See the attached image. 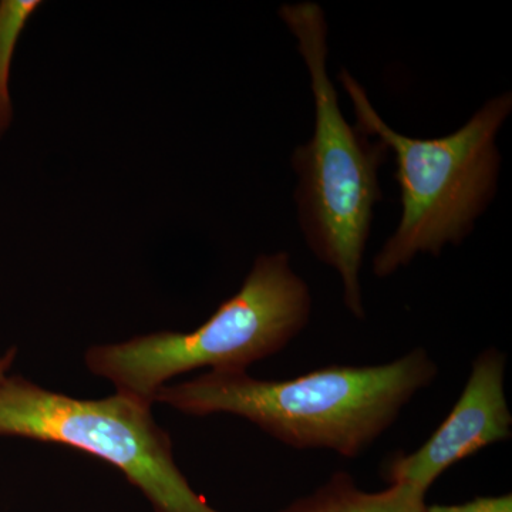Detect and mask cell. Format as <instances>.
I'll use <instances>...</instances> for the list:
<instances>
[{
	"label": "cell",
	"instance_id": "1",
	"mask_svg": "<svg viewBox=\"0 0 512 512\" xmlns=\"http://www.w3.org/2000/svg\"><path fill=\"white\" fill-rule=\"evenodd\" d=\"M439 375L423 348L377 366H329L291 380L208 372L158 390L156 402L190 416L225 413L251 421L296 450L355 458L399 419Z\"/></svg>",
	"mask_w": 512,
	"mask_h": 512
},
{
	"label": "cell",
	"instance_id": "2",
	"mask_svg": "<svg viewBox=\"0 0 512 512\" xmlns=\"http://www.w3.org/2000/svg\"><path fill=\"white\" fill-rule=\"evenodd\" d=\"M279 16L298 42L315 103L313 136L292 156L303 237L316 258L338 272L346 309L365 319L360 271L375 205L383 198L379 170L389 147L343 116L328 73V22L318 3L285 5Z\"/></svg>",
	"mask_w": 512,
	"mask_h": 512
},
{
	"label": "cell",
	"instance_id": "3",
	"mask_svg": "<svg viewBox=\"0 0 512 512\" xmlns=\"http://www.w3.org/2000/svg\"><path fill=\"white\" fill-rule=\"evenodd\" d=\"M339 79L352 99L355 126L382 140L396 161L402 218L375 256V275L387 278L419 254L439 256L447 245H460L497 191V136L512 110L511 93L488 100L453 134L420 140L387 126L348 70Z\"/></svg>",
	"mask_w": 512,
	"mask_h": 512
},
{
	"label": "cell",
	"instance_id": "4",
	"mask_svg": "<svg viewBox=\"0 0 512 512\" xmlns=\"http://www.w3.org/2000/svg\"><path fill=\"white\" fill-rule=\"evenodd\" d=\"M311 313V291L293 271L289 255H261L242 288L200 328L93 346L84 362L93 375L110 380L117 393L153 406L158 390L183 373L201 367L247 372L276 355L308 326Z\"/></svg>",
	"mask_w": 512,
	"mask_h": 512
},
{
	"label": "cell",
	"instance_id": "5",
	"mask_svg": "<svg viewBox=\"0 0 512 512\" xmlns=\"http://www.w3.org/2000/svg\"><path fill=\"white\" fill-rule=\"evenodd\" d=\"M0 436L56 443L106 461L154 512H218L192 490L174 460L170 434L151 404L126 394L76 399L22 376L0 377Z\"/></svg>",
	"mask_w": 512,
	"mask_h": 512
},
{
	"label": "cell",
	"instance_id": "6",
	"mask_svg": "<svg viewBox=\"0 0 512 512\" xmlns=\"http://www.w3.org/2000/svg\"><path fill=\"white\" fill-rule=\"evenodd\" d=\"M507 357L488 348L473 360L460 399L426 443L410 454H397L383 468L389 484H407L427 494L448 468L512 436L505 396Z\"/></svg>",
	"mask_w": 512,
	"mask_h": 512
},
{
	"label": "cell",
	"instance_id": "7",
	"mask_svg": "<svg viewBox=\"0 0 512 512\" xmlns=\"http://www.w3.org/2000/svg\"><path fill=\"white\" fill-rule=\"evenodd\" d=\"M279 512H427L426 493L407 484H390L380 493H366L349 473L339 471L316 493Z\"/></svg>",
	"mask_w": 512,
	"mask_h": 512
},
{
	"label": "cell",
	"instance_id": "8",
	"mask_svg": "<svg viewBox=\"0 0 512 512\" xmlns=\"http://www.w3.org/2000/svg\"><path fill=\"white\" fill-rule=\"evenodd\" d=\"M39 0H2L0 2V134L8 130L13 117L9 94L10 64L16 43L30 16L39 9Z\"/></svg>",
	"mask_w": 512,
	"mask_h": 512
},
{
	"label": "cell",
	"instance_id": "9",
	"mask_svg": "<svg viewBox=\"0 0 512 512\" xmlns=\"http://www.w3.org/2000/svg\"><path fill=\"white\" fill-rule=\"evenodd\" d=\"M427 512H512L511 494L501 497H478L460 505H431Z\"/></svg>",
	"mask_w": 512,
	"mask_h": 512
},
{
	"label": "cell",
	"instance_id": "10",
	"mask_svg": "<svg viewBox=\"0 0 512 512\" xmlns=\"http://www.w3.org/2000/svg\"><path fill=\"white\" fill-rule=\"evenodd\" d=\"M16 355H18V350L12 348L9 349L5 355L0 356V377L8 375L10 367H12L13 362H15Z\"/></svg>",
	"mask_w": 512,
	"mask_h": 512
}]
</instances>
